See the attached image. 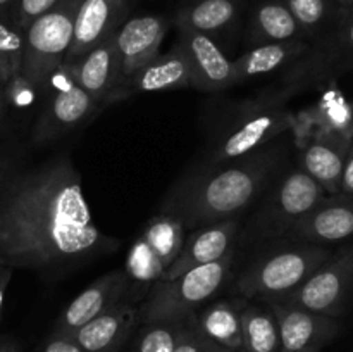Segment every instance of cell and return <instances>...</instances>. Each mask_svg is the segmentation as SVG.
<instances>
[{
	"instance_id": "cell-1",
	"label": "cell",
	"mask_w": 353,
	"mask_h": 352,
	"mask_svg": "<svg viewBox=\"0 0 353 352\" xmlns=\"http://www.w3.org/2000/svg\"><path fill=\"white\" fill-rule=\"evenodd\" d=\"M116 245L97 226L65 155L17 178L0 200V251L14 268H65Z\"/></svg>"
},
{
	"instance_id": "cell-2",
	"label": "cell",
	"mask_w": 353,
	"mask_h": 352,
	"mask_svg": "<svg viewBox=\"0 0 353 352\" xmlns=\"http://www.w3.org/2000/svg\"><path fill=\"white\" fill-rule=\"evenodd\" d=\"M272 164V159L265 154L236 159L233 164L181 190L178 199L168 204L165 214L178 217L190 228L233 219L261 192Z\"/></svg>"
},
{
	"instance_id": "cell-3",
	"label": "cell",
	"mask_w": 353,
	"mask_h": 352,
	"mask_svg": "<svg viewBox=\"0 0 353 352\" xmlns=\"http://www.w3.org/2000/svg\"><path fill=\"white\" fill-rule=\"evenodd\" d=\"M234 261V251L210 264L199 266L174 280H161L140 306L141 323L195 320V311L223 286Z\"/></svg>"
},
{
	"instance_id": "cell-4",
	"label": "cell",
	"mask_w": 353,
	"mask_h": 352,
	"mask_svg": "<svg viewBox=\"0 0 353 352\" xmlns=\"http://www.w3.org/2000/svg\"><path fill=\"white\" fill-rule=\"evenodd\" d=\"M331 255L327 247L309 242L272 252L241 275L238 292L245 299H261L265 302L279 300L295 292L324 262L330 261Z\"/></svg>"
},
{
	"instance_id": "cell-5",
	"label": "cell",
	"mask_w": 353,
	"mask_h": 352,
	"mask_svg": "<svg viewBox=\"0 0 353 352\" xmlns=\"http://www.w3.org/2000/svg\"><path fill=\"white\" fill-rule=\"evenodd\" d=\"M81 2L61 0L28 26L21 75L34 88L43 86L64 64L74 38L76 16Z\"/></svg>"
},
{
	"instance_id": "cell-6",
	"label": "cell",
	"mask_w": 353,
	"mask_h": 352,
	"mask_svg": "<svg viewBox=\"0 0 353 352\" xmlns=\"http://www.w3.org/2000/svg\"><path fill=\"white\" fill-rule=\"evenodd\" d=\"M290 92H283L274 99H259L245 106L243 116L234 128L228 131L216 150V161H236L254 154L257 148L272 138L295 128L296 114L286 109Z\"/></svg>"
},
{
	"instance_id": "cell-7",
	"label": "cell",
	"mask_w": 353,
	"mask_h": 352,
	"mask_svg": "<svg viewBox=\"0 0 353 352\" xmlns=\"http://www.w3.org/2000/svg\"><path fill=\"white\" fill-rule=\"evenodd\" d=\"M353 290V244L331 255L295 292L272 302H285L312 313L338 317Z\"/></svg>"
},
{
	"instance_id": "cell-8",
	"label": "cell",
	"mask_w": 353,
	"mask_h": 352,
	"mask_svg": "<svg viewBox=\"0 0 353 352\" xmlns=\"http://www.w3.org/2000/svg\"><path fill=\"white\" fill-rule=\"evenodd\" d=\"M57 75L61 78L57 92L50 99L43 116L34 128L37 141H48L62 137L88 119L100 107L95 99L72 78L68 66L62 64Z\"/></svg>"
},
{
	"instance_id": "cell-9",
	"label": "cell",
	"mask_w": 353,
	"mask_h": 352,
	"mask_svg": "<svg viewBox=\"0 0 353 352\" xmlns=\"http://www.w3.org/2000/svg\"><path fill=\"white\" fill-rule=\"evenodd\" d=\"M279 324L281 352H317L340 331L336 317L285 302H268Z\"/></svg>"
},
{
	"instance_id": "cell-10",
	"label": "cell",
	"mask_w": 353,
	"mask_h": 352,
	"mask_svg": "<svg viewBox=\"0 0 353 352\" xmlns=\"http://www.w3.org/2000/svg\"><path fill=\"white\" fill-rule=\"evenodd\" d=\"M295 140L296 147L300 148L303 171L321 183L330 195L340 193L345 162L353 140L316 130Z\"/></svg>"
},
{
	"instance_id": "cell-11",
	"label": "cell",
	"mask_w": 353,
	"mask_h": 352,
	"mask_svg": "<svg viewBox=\"0 0 353 352\" xmlns=\"http://www.w3.org/2000/svg\"><path fill=\"white\" fill-rule=\"evenodd\" d=\"M128 289L130 276L126 271H110L100 276L68 304L52 333L72 335L76 330L124 300Z\"/></svg>"
},
{
	"instance_id": "cell-12",
	"label": "cell",
	"mask_w": 353,
	"mask_h": 352,
	"mask_svg": "<svg viewBox=\"0 0 353 352\" xmlns=\"http://www.w3.org/2000/svg\"><path fill=\"white\" fill-rule=\"evenodd\" d=\"M179 47L188 57L193 71V86L207 92L224 90L238 83L234 61H230L223 48L200 31L179 28Z\"/></svg>"
},
{
	"instance_id": "cell-13",
	"label": "cell",
	"mask_w": 353,
	"mask_h": 352,
	"mask_svg": "<svg viewBox=\"0 0 353 352\" xmlns=\"http://www.w3.org/2000/svg\"><path fill=\"white\" fill-rule=\"evenodd\" d=\"M65 66L78 85H81L100 107L110 106L112 95L124 81L116 33L93 47L79 61Z\"/></svg>"
},
{
	"instance_id": "cell-14",
	"label": "cell",
	"mask_w": 353,
	"mask_h": 352,
	"mask_svg": "<svg viewBox=\"0 0 353 352\" xmlns=\"http://www.w3.org/2000/svg\"><path fill=\"white\" fill-rule=\"evenodd\" d=\"M193 86V71L183 48L176 47L168 54H159L154 61L134 72L112 95L110 104L140 93L168 92V90Z\"/></svg>"
},
{
	"instance_id": "cell-15",
	"label": "cell",
	"mask_w": 353,
	"mask_h": 352,
	"mask_svg": "<svg viewBox=\"0 0 353 352\" xmlns=\"http://www.w3.org/2000/svg\"><path fill=\"white\" fill-rule=\"evenodd\" d=\"M130 0H83L64 64H72L123 26Z\"/></svg>"
},
{
	"instance_id": "cell-16",
	"label": "cell",
	"mask_w": 353,
	"mask_h": 352,
	"mask_svg": "<svg viewBox=\"0 0 353 352\" xmlns=\"http://www.w3.org/2000/svg\"><path fill=\"white\" fill-rule=\"evenodd\" d=\"M292 237L309 244H333L353 237V197L327 195L312 213L290 226Z\"/></svg>"
},
{
	"instance_id": "cell-17",
	"label": "cell",
	"mask_w": 353,
	"mask_h": 352,
	"mask_svg": "<svg viewBox=\"0 0 353 352\" xmlns=\"http://www.w3.org/2000/svg\"><path fill=\"white\" fill-rule=\"evenodd\" d=\"M165 33L168 21L161 16H137L116 31L124 81L157 57Z\"/></svg>"
},
{
	"instance_id": "cell-18",
	"label": "cell",
	"mask_w": 353,
	"mask_h": 352,
	"mask_svg": "<svg viewBox=\"0 0 353 352\" xmlns=\"http://www.w3.org/2000/svg\"><path fill=\"white\" fill-rule=\"evenodd\" d=\"M140 321V306L131 300H121L69 337L74 338L85 352H119Z\"/></svg>"
},
{
	"instance_id": "cell-19",
	"label": "cell",
	"mask_w": 353,
	"mask_h": 352,
	"mask_svg": "<svg viewBox=\"0 0 353 352\" xmlns=\"http://www.w3.org/2000/svg\"><path fill=\"white\" fill-rule=\"evenodd\" d=\"M234 235H236V221L234 219L221 221V223L195 230L186 238L181 254L169 266L162 280H174L190 269L223 259L224 255L233 251Z\"/></svg>"
},
{
	"instance_id": "cell-20",
	"label": "cell",
	"mask_w": 353,
	"mask_h": 352,
	"mask_svg": "<svg viewBox=\"0 0 353 352\" xmlns=\"http://www.w3.org/2000/svg\"><path fill=\"white\" fill-rule=\"evenodd\" d=\"M314 130L353 140V106L334 85L327 86L314 106L296 114L295 138Z\"/></svg>"
},
{
	"instance_id": "cell-21",
	"label": "cell",
	"mask_w": 353,
	"mask_h": 352,
	"mask_svg": "<svg viewBox=\"0 0 353 352\" xmlns=\"http://www.w3.org/2000/svg\"><path fill=\"white\" fill-rule=\"evenodd\" d=\"M330 193L303 169L293 171L279 185L274 199V216L281 228L292 226L312 213Z\"/></svg>"
},
{
	"instance_id": "cell-22",
	"label": "cell",
	"mask_w": 353,
	"mask_h": 352,
	"mask_svg": "<svg viewBox=\"0 0 353 352\" xmlns=\"http://www.w3.org/2000/svg\"><path fill=\"white\" fill-rule=\"evenodd\" d=\"M247 299L217 300L195 316V324L207 338L231 352H245L241 313Z\"/></svg>"
},
{
	"instance_id": "cell-23",
	"label": "cell",
	"mask_w": 353,
	"mask_h": 352,
	"mask_svg": "<svg viewBox=\"0 0 353 352\" xmlns=\"http://www.w3.org/2000/svg\"><path fill=\"white\" fill-rule=\"evenodd\" d=\"M305 50L307 45L302 40L255 45L254 48L241 54L234 61V71H236L238 83L268 75V72L278 71L279 68L292 62L293 59L302 55Z\"/></svg>"
},
{
	"instance_id": "cell-24",
	"label": "cell",
	"mask_w": 353,
	"mask_h": 352,
	"mask_svg": "<svg viewBox=\"0 0 353 352\" xmlns=\"http://www.w3.org/2000/svg\"><path fill=\"white\" fill-rule=\"evenodd\" d=\"M302 28L283 0L259 3L252 17V41L257 45L300 40Z\"/></svg>"
},
{
	"instance_id": "cell-25",
	"label": "cell",
	"mask_w": 353,
	"mask_h": 352,
	"mask_svg": "<svg viewBox=\"0 0 353 352\" xmlns=\"http://www.w3.org/2000/svg\"><path fill=\"white\" fill-rule=\"evenodd\" d=\"M238 16L236 0H196L176 16V26L200 33H216L230 26Z\"/></svg>"
},
{
	"instance_id": "cell-26",
	"label": "cell",
	"mask_w": 353,
	"mask_h": 352,
	"mask_svg": "<svg viewBox=\"0 0 353 352\" xmlns=\"http://www.w3.org/2000/svg\"><path fill=\"white\" fill-rule=\"evenodd\" d=\"M245 352H281V333L271 307L247 304L241 313Z\"/></svg>"
},
{
	"instance_id": "cell-27",
	"label": "cell",
	"mask_w": 353,
	"mask_h": 352,
	"mask_svg": "<svg viewBox=\"0 0 353 352\" xmlns=\"http://www.w3.org/2000/svg\"><path fill=\"white\" fill-rule=\"evenodd\" d=\"M185 224L171 214H159L145 226L141 237L148 242L165 268L172 264L185 247Z\"/></svg>"
},
{
	"instance_id": "cell-28",
	"label": "cell",
	"mask_w": 353,
	"mask_h": 352,
	"mask_svg": "<svg viewBox=\"0 0 353 352\" xmlns=\"http://www.w3.org/2000/svg\"><path fill=\"white\" fill-rule=\"evenodd\" d=\"M24 40L26 31L17 24L16 17H10L6 10H0V83L3 88L10 79L21 75Z\"/></svg>"
},
{
	"instance_id": "cell-29",
	"label": "cell",
	"mask_w": 353,
	"mask_h": 352,
	"mask_svg": "<svg viewBox=\"0 0 353 352\" xmlns=\"http://www.w3.org/2000/svg\"><path fill=\"white\" fill-rule=\"evenodd\" d=\"M193 321H155L147 323L130 352H174L193 326Z\"/></svg>"
},
{
	"instance_id": "cell-30",
	"label": "cell",
	"mask_w": 353,
	"mask_h": 352,
	"mask_svg": "<svg viewBox=\"0 0 353 352\" xmlns=\"http://www.w3.org/2000/svg\"><path fill=\"white\" fill-rule=\"evenodd\" d=\"M126 275L140 285H154L164 278L168 268L143 237H138L131 245L126 259Z\"/></svg>"
},
{
	"instance_id": "cell-31",
	"label": "cell",
	"mask_w": 353,
	"mask_h": 352,
	"mask_svg": "<svg viewBox=\"0 0 353 352\" xmlns=\"http://www.w3.org/2000/svg\"><path fill=\"white\" fill-rule=\"evenodd\" d=\"M303 31H316L334 12L336 0H283Z\"/></svg>"
},
{
	"instance_id": "cell-32",
	"label": "cell",
	"mask_w": 353,
	"mask_h": 352,
	"mask_svg": "<svg viewBox=\"0 0 353 352\" xmlns=\"http://www.w3.org/2000/svg\"><path fill=\"white\" fill-rule=\"evenodd\" d=\"M61 0H17L16 2V12H14V17H16L17 24L23 28L24 31L28 30L31 23L34 19H38L40 16H43L45 12L55 7Z\"/></svg>"
},
{
	"instance_id": "cell-33",
	"label": "cell",
	"mask_w": 353,
	"mask_h": 352,
	"mask_svg": "<svg viewBox=\"0 0 353 352\" xmlns=\"http://www.w3.org/2000/svg\"><path fill=\"white\" fill-rule=\"evenodd\" d=\"M174 352H231V351L221 347V345H217L216 342L207 338L205 335L196 328L195 321H193L192 330L186 333V337L183 338V342L178 345V349H176Z\"/></svg>"
},
{
	"instance_id": "cell-34",
	"label": "cell",
	"mask_w": 353,
	"mask_h": 352,
	"mask_svg": "<svg viewBox=\"0 0 353 352\" xmlns=\"http://www.w3.org/2000/svg\"><path fill=\"white\" fill-rule=\"evenodd\" d=\"M34 90L37 88L23 75H19L7 83L6 100H9V102L16 104L19 107H26L34 100Z\"/></svg>"
},
{
	"instance_id": "cell-35",
	"label": "cell",
	"mask_w": 353,
	"mask_h": 352,
	"mask_svg": "<svg viewBox=\"0 0 353 352\" xmlns=\"http://www.w3.org/2000/svg\"><path fill=\"white\" fill-rule=\"evenodd\" d=\"M41 352H85V349L69 335L52 333L41 347Z\"/></svg>"
},
{
	"instance_id": "cell-36",
	"label": "cell",
	"mask_w": 353,
	"mask_h": 352,
	"mask_svg": "<svg viewBox=\"0 0 353 352\" xmlns=\"http://www.w3.org/2000/svg\"><path fill=\"white\" fill-rule=\"evenodd\" d=\"M340 193H345V195H352L353 197V141L350 145V152H348L347 162H345Z\"/></svg>"
},
{
	"instance_id": "cell-37",
	"label": "cell",
	"mask_w": 353,
	"mask_h": 352,
	"mask_svg": "<svg viewBox=\"0 0 353 352\" xmlns=\"http://www.w3.org/2000/svg\"><path fill=\"white\" fill-rule=\"evenodd\" d=\"M343 10V23H341V38L348 48L353 50V7H341Z\"/></svg>"
},
{
	"instance_id": "cell-38",
	"label": "cell",
	"mask_w": 353,
	"mask_h": 352,
	"mask_svg": "<svg viewBox=\"0 0 353 352\" xmlns=\"http://www.w3.org/2000/svg\"><path fill=\"white\" fill-rule=\"evenodd\" d=\"M10 278H12V269L0 268V313H2L3 299H6V290H7V285H9Z\"/></svg>"
},
{
	"instance_id": "cell-39",
	"label": "cell",
	"mask_w": 353,
	"mask_h": 352,
	"mask_svg": "<svg viewBox=\"0 0 353 352\" xmlns=\"http://www.w3.org/2000/svg\"><path fill=\"white\" fill-rule=\"evenodd\" d=\"M0 352H19V349L12 340L0 337Z\"/></svg>"
},
{
	"instance_id": "cell-40",
	"label": "cell",
	"mask_w": 353,
	"mask_h": 352,
	"mask_svg": "<svg viewBox=\"0 0 353 352\" xmlns=\"http://www.w3.org/2000/svg\"><path fill=\"white\" fill-rule=\"evenodd\" d=\"M3 107H6V88H3V85L0 83V117H2L3 114Z\"/></svg>"
},
{
	"instance_id": "cell-41",
	"label": "cell",
	"mask_w": 353,
	"mask_h": 352,
	"mask_svg": "<svg viewBox=\"0 0 353 352\" xmlns=\"http://www.w3.org/2000/svg\"><path fill=\"white\" fill-rule=\"evenodd\" d=\"M14 2H17V0H0V10H6Z\"/></svg>"
},
{
	"instance_id": "cell-42",
	"label": "cell",
	"mask_w": 353,
	"mask_h": 352,
	"mask_svg": "<svg viewBox=\"0 0 353 352\" xmlns=\"http://www.w3.org/2000/svg\"><path fill=\"white\" fill-rule=\"evenodd\" d=\"M340 7H353V0H336Z\"/></svg>"
},
{
	"instance_id": "cell-43",
	"label": "cell",
	"mask_w": 353,
	"mask_h": 352,
	"mask_svg": "<svg viewBox=\"0 0 353 352\" xmlns=\"http://www.w3.org/2000/svg\"><path fill=\"white\" fill-rule=\"evenodd\" d=\"M2 264H6V261H3V255H2V251H0V268H2Z\"/></svg>"
}]
</instances>
